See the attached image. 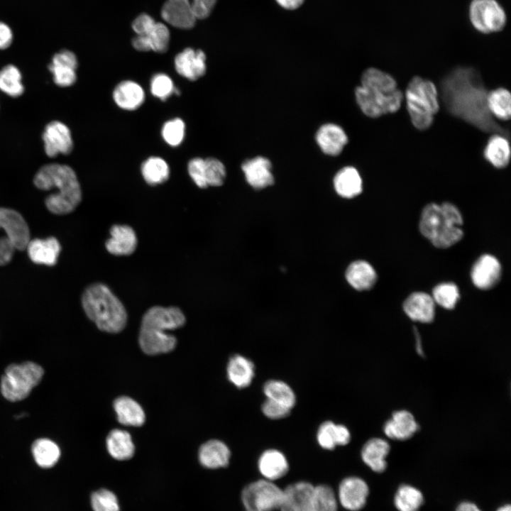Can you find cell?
Listing matches in <instances>:
<instances>
[{"instance_id":"obj_30","label":"cell","mask_w":511,"mask_h":511,"mask_svg":"<svg viewBox=\"0 0 511 511\" xmlns=\"http://www.w3.org/2000/svg\"><path fill=\"white\" fill-rule=\"evenodd\" d=\"M114 409L117 420L123 425L140 427L145 422V415L143 408L129 397H117L114 402Z\"/></svg>"},{"instance_id":"obj_36","label":"cell","mask_w":511,"mask_h":511,"mask_svg":"<svg viewBox=\"0 0 511 511\" xmlns=\"http://www.w3.org/2000/svg\"><path fill=\"white\" fill-rule=\"evenodd\" d=\"M510 146L507 139L499 134L488 140L483 155L487 161L496 168H504L510 163Z\"/></svg>"},{"instance_id":"obj_3","label":"cell","mask_w":511,"mask_h":511,"mask_svg":"<svg viewBox=\"0 0 511 511\" xmlns=\"http://www.w3.org/2000/svg\"><path fill=\"white\" fill-rule=\"evenodd\" d=\"M355 97L365 115L378 118L397 111L404 95L390 75L370 67L363 73L361 85L355 89Z\"/></svg>"},{"instance_id":"obj_35","label":"cell","mask_w":511,"mask_h":511,"mask_svg":"<svg viewBox=\"0 0 511 511\" xmlns=\"http://www.w3.org/2000/svg\"><path fill=\"white\" fill-rule=\"evenodd\" d=\"M227 375L229 381L237 388L248 387L254 376V365L247 358L234 355L229 361Z\"/></svg>"},{"instance_id":"obj_47","label":"cell","mask_w":511,"mask_h":511,"mask_svg":"<svg viewBox=\"0 0 511 511\" xmlns=\"http://www.w3.org/2000/svg\"><path fill=\"white\" fill-rule=\"evenodd\" d=\"M205 160V180L207 187L221 186L226 176V167L223 163L215 158H207Z\"/></svg>"},{"instance_id":"obj_12","label":"cell","mask_w":511,"mask_h":511,"mask_svg":"<svg viewBox=\"0 0 511 511\" xmlns=\"http://www.w3.org/2000/svg\"><path fill=\"white\" fill-rule=\"evenodd\" d=\"M284 490L269 480H258L242 490L241 500L246 511H273L280 509Z\"/></svg>"},{"instance_id":"obj_45","label":"cell","mask_w":511,"mask_h":511,"mask_svg":"<svg viewBox=\"0 0 511 511\" xmlns=\"http://www.w3.org/2000/svg\"><path fill=\"white\" fill-rule=\"evenodd\" d=\"M185 134V123L182 119L175 118L167 121L161 129L163 140L169 145L178 146L182 143Z\"/></svg>"},{"instance_id":"obj_37","label":"cell","mask_w":511,"mask_h":511,"mask_svg":"<svg viewBox=\"0 0 511 511\" xmlns=\"http://www.w3.org/2000/svg\"><path fill=\"white\" fill-rule=\"evenodd\" d=\"M141 175L145 182L151 186L165 182L170 177L168 163L159 156H151L141 165Z\"/></svg>"},{"instance_id":"obj_18","label":"cell","mask_w":511,"mask_h":511,"mask_svg":"<svg viewBox=\"0 0 511 511\" xmlns=\"http://www.w3.org/2000/svg\"><path fill=\"white\" fill-rule=\"evenodd\" d=\"M111 237L106 240V251L114 256H130L136 249L138 238L134 229L127 224H114L110 229Z\"/></svg>"},{"instance_id":"obj_2","label":"cell","mask_w":511,"mask_h":511,"mask_svg":"<svg viewBox=\"0 0 511 511\" xmlns=\"http://www.w3.org/2000/svg\"><path fill=\"white\" fill-rule=\"evenodd\" d=\"M33 184L41 190H57L45 199L47 209L53 214H70L82 201V193L77 176L67 165H44L35 173Z\"/></svg>"},{"instance_id":"obj_49","label":"cell","mask_w":511,"mask_h":511,"mask_svg":"<svg viewBox=\"0 0 511 511\" xmlns=\"http://www.w3.org/2000/svg\"><path fill=\"white\" fill-rule=\"evenodd\" d=\"M188 174L199 188H207V185L205 180V160L204 159L196 157L192 158L187 165Z\"/></svg>"},{"instance_id":"obj_19","label":"cell","mask_w":511,"mask_h":511,"mask_svg":"<svg viewBox=\"0 0 511 511\" xmlns=\"http://www.w3.org/2000/svg\"><path fill=\"white\" fill-rule=\"evenodd\" d=\"M501 274V266L498 259L491 255L480 256L471 270L473 284L482 290L493 287L498 282Z\"/></svg>"},{"instance_id":"obj_20","label":"cell","mask_w":511,"mask_h":511,"mask_svg":"<svg viewBox=\"0 0 511 511\" xmlns=\"http://www.w3.org/2000/svg\"><path fill=\"white\" fill-rule=\"evenodd\" d=\"M271 163L263 156H258L244 161L241 170L247 182L256 189H261L274 183L271 172Z\"/></svg>"},{"instance_id":"obj_54","label":"cell","mask_w":511,"mask_h":511,"mask_svg":"<svg viewBox=\"0 0 511 511\" xmlns=\"http://www.w3.org/2000/svg\"><path fill=\"white\" fill-rule=\"evenodd\" d=\"M496 511H511L510 505H504L500 507Z\"/></svg>"},{"instance_id":"obj_23","label":"cell","mask_w":511,"mask_h":511,"mask_svg":"<svg viewBox=\"0 0 511 511\" xmlns=\"http://www.w3.org/2000/svg\"><path fill=\"white\" fill-rule=\"evenodd\" d=\"M316 142L322 151L329 155L336 156L341 153L348 143L344 130L335 123H325L317 131Z\"/></svg>"},{"instance_id":"obj_21","label":"cell","mask_w":511,"mask_h":511,"mask_svg":"<svg viewBox=\"0 0 511 511\" xmlns=\"http://www.w3.org/2000/svg\"><path fill=\"white\" fill-rule=\"evenodd\" d=\"M314 486L305 481L288 485L284 490L281 511H312V495Z\"/></svg>"},{"instance_id":"obj_14","label":"cell","mask_w":511,"mask_h":511,"mask_svg":"<svg viewBox=\"0 0 511 511\" xmlns=\"http://www.w3.org/2000/svg\"><path fill=\"white\" fill-rule=\"evenodd\" d=\"M42 139L45 152L50 158L58 154L68 155L73 150L70 130L60 121H52L45 126Z\"/></svg>"},{"instance_id":"obj_29","label":"cell","mask_w":511,"mask_h":511,"mask_svg":"<svg viewBox=\"0 0 511 511\" xmlns=\"http://www.w3.org/2000/svg\"><path fill=\"white\" fill-rule=\"evenodd\" d=\"M258 466L261 475L269 480L283 477L289 470L285 456L276 449L265 451L258 459Z\"/></svg>"},{"instance_id":"obj_13","label":"cell","mask_w":511,"mask_h":511,"mask_svg":"<svg viewBox=\"0 0 511 511\" xmlns=\"http://www.w3.org/2000/svg\"><path fill=\"white\" fill-rule=\"evenodd\" d=\"M469 16L475 28L486 34L500 31L506 23L505 13L495 0H473Z\"/></svg>"},{"instance_id":"obj_10","label":"cell","mask_w":511,"mask_h":511,"mask_svg":"<svg viewBox=\"0 0 511 511\" xmlns=\"http://www.w3.org/2000/svg\"><path fill=\"white\" fill-rule=\"evenodd\" d=\"M216 0H167L161 9L163 20L180 29H190L199 19L207 18Z\"/></svg>"},{"instance_id":"obj_6","label":"cell","mask_w":511,"mask_h":511,"mask_svg":"<svg viewBox=\"0 0 511 511\" xmlns=\"http://www.w3.org/2000/svg\"><path fill=\"white\" fill-rule=\"evenodd\" d=\"M463 219L458 208L449 202L431 203L422 212L419 230L436 248H449L463 235Z\"/></svg>"},{"instance_id":"obj_46","label":"cell","mask_w":511,"mask_h":511,"mask_svg":"<svg viewBox=\"0 0 511 511\" xmlns=\"http://www.w3.org/2000/svg\"><path fill=\"white\" fill-rule=\"evenodd\" d=\"M91 505L94 511H120L116 495L112 491L104 488L92 493Z\"/></svg>"},{"instance_id":"obj_52","label":"cell","mask_w":511,"mask_h":511,"mask_svg":"<svg viewBox=\"0 0 511 511\" xmlns=\"http://www.w3.org/2000/svg\"><path fill=\"white\" fill-rule=\"evenodd\" d=\"M304 0H276L278 4L282 8L288 10H294L299 8Z\"/></svg>"},{"instance_id":"obj_41","label":"cell","mask_w":511,"mask_h":511,"mask_svg":"<svg viewBox=\"0 0 511 511\" xmlns=\"http://www.w3.org/2000/svg\"><path fill=\"white\" fill-rule=\"evenodd\" d=\"M263 392L268 399L273 400L292 409L296 401L292 388L285 382L270 380L263 386Z\"/></svg>"},{"instance_id":"obj_24","label":"cell","mask_w":511,"mask_h":511,"mask_svg":"<svg viewBox=\"0 0 511 511\" xmlns=\"http://www.w3.org/2000/svg\"><path fill=\"white\" fill-rule=\"evenodd\" d=\"M418 428L419 425L412 413L399 410L395 412L385 422L383 432L390 439L403 441L412 437Z\"/></svg>"},{"instance_id":"obj_4","label":"cell","mask_w":511,"mask_h":511,"mask_svg":"<svg viewBox=\"0 0 511 511\" xmlns=\"http://www.w3.org/2000/svg\"><path fill=\"white\" fill-rule=\"evenodd\" d=\"M186 317L177 307L153 306L143 315L138 336L142 351L148 355L172 351L176 346V338L167 333L185 325Z\"/></svg>"},{"instance_id":"obj_32","label":"cell","mask_w":511,"mask_h":511,"mask_svg":"<svg viewBox=\"0 0 511 511\" xmlns=\"http://www.w3.org/2000/svg\"><path fill=\"white\" fill-rule=\"evenodd\" d=\"M317 439L321 447L331 450L336 446L346 445L350 441L351 434L344 425L326 421L320 425Z\"/></svg>"},{"instance_id":"obj_15","label":"cell","mask_w":511,"mask_h":511,"mask_svg":"<svg viewBox=\"0 0 511 511\" xmlns=\"http://www.w3.org/2000/svg\"><path fill=\"white\" fill-rule=\"evenodd\" d=\"M339 500L350 511H358L366 505L369 488L365 480L356 476L344 478L339 486Z\"/></svg>"},{"instance_id":"obj_31","label":"cell","mask_w":511,"mask_h":511,"mask_svg":"<svg viewBox=\"0 0 511 511\" xmlns=\"http://www.w3.org/2000/svg\"><path fill=\"white\" fill-rule=\"evenodd\" d=\"M336 193L344 198H353L362 192V179L358 171L352 166L339 170L334 178Z\"/></svg>"},{"instance_id":"obj_53","label":"cell","mask_w":511,"mask_h":511,"mask_svg":"<svg viewBox=\"0 0 511 511\" xmlns=\"http://www.w3.org/2000/svg\"><path fill=\"white\" fill-rule=\"evenodd\" d=\"M456 511H481V510L471 502H462L456 507Z\"/></svg>"},{"instance_id":"obj_43","label":"cell","mask_w":511,"mask_h":511,"mask_svg":"<svg viewBox=\"0 0 511 511\" xmlns=\"http://www.w3.org/2000/svg\"><path fill=\"white\" fill-rule=\"evenodd\" d=\"M312 511H337V500L333 489L327 485L314 486Z\"/></svg>"},{"instance_id":"obj_26","label":"cell","mask_w":511,"mask_h":511,"mask_svg":"<svg viewBox=\"0 0 511 511\" xmlns=\"http://www.w3.org/2000/svg\"><path fill=\"white\" fill-rule=\"evenodd\" d=\"M403 309L413 321L429 323L433 321L435 305L433 298L427 293L417 292L411 294L405 301Z\"/></svg>"},{"instance_id":"obj_50","label":"cell","mask_w":511,"mask_h":511,"mask_svg":"<svg viewBox=\"0 0 511 511\" xmlns=\"http://www.w3.org/2000/svg\"><path fill=\"white\" fill-rule=\"evenodd\" d=\"M290 410L291 409L286 406L268 398L262 405L263 413L267 417L273 419H282L287 417L290 414Z\"/></svg>"},{"instance_id":"obj_1","label":"cell","mask_w":511,"mask_h":511,"mask_svg":"<svg viewBox=\"0 0 511 511\" xmlns=\"http://www.w3.org/2000/svg\"><path fill=\"white\" fill-rule=\"evenodd\" d=\"M448 78L447 101L453 112L484 130L498 128L493 121L486 104L484 88L471 69H458Z\"/></svg>"},{"instance_id":"obj_27","label":"cell","mask_w":511,"mask_h":511,"mask_svg":"<svg viewBox=\"0 0 511 511\" xmlns=\"http://www.w3.org/2000/svg\"><path fill=\"white\" fill-rule=\"evenodd\" d=\"M231 452L228 446L216 439L204 443L199 449L198 458L201 465L207 468L215 469L228 466Z\"/></svg>"},{"instance_id":"obj_44","label":"cell","mask_w":511,"mask_h":511,"mask_svg":"<svg viewBox=\"0 0 511 511\" xmlns=\"http://www.w3.org/2000/svg\"><path fill=\"white\" fill-rule=\"evenodd\" d=\"M432 294L434 301L448 309H453L459 298L458 288L455 284L450 282L436 285Z\"/></svg>"},{"instance_id":"obj_25","label":"cell","mask_w":511,"mask_h":511,"mask_svg":"<svg viewBox=\"0 0 511 511\" xmlns=\"http://www.w3.org/2000/svg\"><path fill=\"white\" fill-rule=\"evenodd\" d=\"M115 104L121 109L133 111L143 104L145 94L143 87L133 80H123L114 89L112 94Z\"/></svg>"},{"instance_id":"obj_38","label":"cell","mask_w":511,"mask_h":511,"mask_svg":"<svg viewBox=\"0 0 511 511\" xmlns=\"http://www.w3.org/2000/svg\"><path fill=\"white\" fill-rule=\"evenodd\" d=\"M486 104L489 113L495 118L507 121L511 116V95L505 88H497L488 93Z\"/></svg>"},{"instance_id":"obj_33","label":"cell","mask_w":511,"mask_h":511,"mask_svg":"<svg viewBox=\"0 0 511 511\" xmlns=\"http://www.w3.org/2000/svg\"><path fill=\"white\" fill-rule=\"evenodd\" d=\"M348 282L357 290L370 289L375 283L377 275L373 268L366 261L356 260L346 271Z\"/></svg>"},{"instance_id":"obj_22","label":"cell","mask_w":511,"mask_h":511,"mask_svg":"<svg viewBox=\"0 0 511 511\" xmlns=\"http://www.w3.org/2000/svg\"><path fill=\"white\" fill-rule=\"evenodd\" d=\"M26 250L33 263L53 266L57 263L61 246L55 237L50 236L31 239Z\"/></svg>"},{"instance_id":"obj_16","label":"cell","mask_w":511,"mask_h":511,"mask_svg":"<svg viewBox=\"0 0 511 511\" xmlns=\"http://www.w3.org/2000/svg\"><path fill=\"white\" fill-rule=\"evenodd\" d=\"M77 58L74 53L62 50L54 55L48 69L55 84L62 87L73 85L77 80Z\"/></svg>"},{"instance_id":"obj_5","label":"cell","mask_w":511,"mask_h":511,"mask_svg":"<svg viewBox=\"0 0 511 511\" xmlns=\"http://www.w3.org/2000/svg\"><path fill=\"white\" fill-rule=\"evenodd\" d=\"M81 304L87 317L101 331L114 334L125 328L128 319L126 308L106 285H89L82 294Z\"/></svg>"},{"instance_id":"obj_39","label":"cell","mask_w":511,"mask_h":511,"mask_svg":"<svg viewBox=\"0 0 511 511\" xmlns=\"http://www.w3.org/2000/svg\"><path fill=\"white\" fill-rule=\"evenodd\" d=\"M36 463L43 468H50L58 461L60 451L58 446L48 439L35 440L31 447Z\"/></svg>"},{"instance_id":"obj_9","label":"cell","mask_w":511,"mask_h":511,"mask_svg":"<svg viewBox=\"0 0 511 511\" xmlns=\"http://www.w3.org/2000/svg\"><path fill=\"white\" fill-rule=\"evenodd\" d=\"M43 375V368L35 363H12L7 366L1 376V394L11 402L23 400L38 385Z\"/></svg>"},{"instance_id":"obj_51","label":"cell","mask_w":511,"mask_h":511,"mask_svg":"<svg viewBox=\"0 0 511 511\" xmlns=\"http://www.w3.org/2000/svg\"><path fill=\"white\" fill-rule=\"evenodd\" d=\"M13 39L11 28L4 23L0 22V50L10 46Z\"/></svg>"},{"instance_id":"obj_40","label":"cell","mask_w":511,"mask_h":511,"mask_svg":"<svg viewBox=\"0 0 511 511\" xmlns=\"http://www.w3.org/2000/svg\"><path fill=\"white\" fill-rule=\"evenodd\" d=\"M423 502L422 493L407 484L400 485L394 497V504L398 511H418Z\"/></svg>"},{"instance_id":"obj_42","label":"cell","mask_w":511,"mask_h":511,"mask_svg":"<svg viewBox=\"0 0 511 511\" xmlns=\"http://www.w3.org/2000/svg\"><path fill=\"white\" fill-rule=\"evenodd\" d=\"M21 79L18 68L8 65L0 70V90L12 97H20L24 92Z\"/></svg>"},{"instance_id":"obj_7","label":"cell","mask_w":511,"mask_h":511,"mask_svg":"<svg viewBox=\"0 0 511 511\" xmlns=\"http://www.w3.org/2000/svg\"><path fill=\"white\" fill-rule=\"evenodd\" d=\"M405 98L412 125L421 131L429 128L439 109L435 84L429 79L414 77L406 88Z\"/></svg>"},{"instance_id":"obj_11","label":"cell","mask_w":511,"mask_h":511,"mask_svg":"<svg viewBox=\"0 0 511 511\" xmlns=\"http://www.w3.org/2000/svg\"><path fill=\"white\" fill-rule=\"evenodd\" d=\"M136 36L132 39L133 47L138 51L165 53L169 47L170 33L166 25L156 22L147 13L138 16L132 23Z\"/></svg>"},{"instance_id":"obj_17","label":"cell","mask_w":511,"mask_h":511,"mask_svg":"<svg viewBox=\"0 0 511 511\" xmlns=\"http://www.w3.org/2000/svg\"><path fill=\"white\" fill-rule=\"evenodd\" d=\"M176 72L190 81H196L206 73V55L202 50L187 48L174 60Z\"/></svg>"},{"instance_id":"obj_28","label":"cell","mask_w":511,"mask_h":511,"mask_svg":"<svg viewBox=\"0 0 511 511\" xmlns=\"http://www.w3.org/2000/svg\"><path fill=\"white\" fill-rule=\"evenodd\" d=\"M390 450L388 441L380 438L368 440L361 450L363 461L376 473H382L387 468L386 457Z\"/></svg>"},{"instance_id":"obj_48","label":"cell","mask_w":511,"mask_h":511,"mask_svg":"<svg viewBox=\"0 0 511 511\" xmlns=\"http://www.w3.org/2000/svg\"><path fill=\"white\" fill-rule=\"evenodd\" d=\"M175 87L170 76L165 73H157L153 76L150 83L151 94L162 101H165L173 93Z\"/></svg>"},{"instance_id":"obj_8","label":"cell","mask_w":511,"mask_h":511,"mask_svg":"<svg viewBox=\"0 0 511 511\" xmlns=\"http://www.w3.org/2000/svg\"><path fill=\"white\" fill-rule=\"evenodd\" d=\"M31 240L28 225L17 211L0 207V266L9 263L16 251H24Z\"/></svg>"},{"instance_id":"obj_34","label":"cell","mask_w":511,"mask_h":511,"mask_svg":"<svg viewBox=\"0 0 511 511\" xmlns=\"http://www.w3.org/2000/svg\"><path fill=\"white\" fill-rule=\"evenodd\" d=\"M106 448L109 454L115 459L124 461L130 459L135 453V446L131 436L124 430H111L106 437Z\"/></svg>"}]
</instances>
